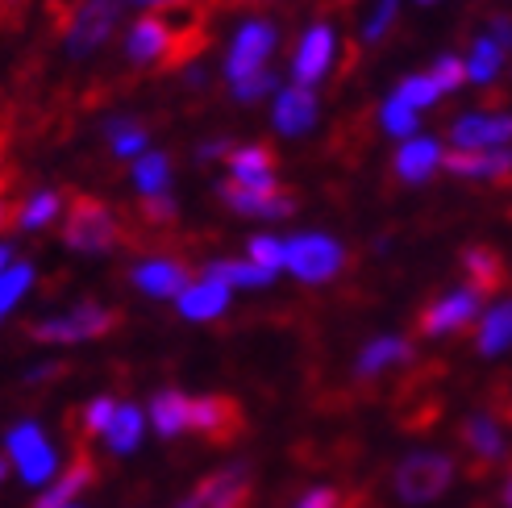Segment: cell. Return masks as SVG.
Returning <instances> with one entry per match:
<instances>
[{
	"label": "cell",
	"mask_w": 512,
	"mask_h": 508,
	"mask_svg": "<svg viewBox=\"0 0 512 508\" xmlns=\"http://www.w3.org/2000/svg\"><path fill=\"white\" fill-rule=\"evenodd\" d=\"M479 309H483V296L471 284L433 296L425 309L417 313V338H454V334H467V329L475 325V317H479Z\"/></svg>",
	"instance_id": "5"
},
{
	"label": "cell",
	"mask_w": 512,
	"mask_h": 508,
	"mask_svg": "<svg viewBox=\"0 0 512 508\" xmlns=\"http://www.w3.org/2000/svg\"><path fill=\"white\" fill-rule=\"evenodd\" d=\"M188 421H192V396H184L179 388H163L150 396V425L159 429V438H179L188 434Z\"/></svg>",
	"instance_id": "24"
},
{
	"label": "cell",
	"mask_w": 512,
	"mask_h": 508,
	"mask_svg": "<svg viewBox=\"0 0 512 508\" xmlns=\"http://www.w3.org/2000/svg\"><path fill=\"white\" fill-rule=\"evenodd\" d=\"M267 92H275V75L271 71H254V75H246V80H238L234 84V96L238 100H259V96H267Z\"/></svg>",
	"instance_id": "40"
},
{
	"label": "cell",
	"mask_w": 512,
	"mask_h": 508,
	"mask_svg": "<svg viewBox=\"0 0 512 508\" xmlns=\"http://www.w3.org/2000/svg\"><path fill=\"white\" fill-rule=\"evenodd\" d=\"M13 267V246L9 242H0V275H5Z\"/></svg>",
	"instance_id": "45"
},
{
	"label": "cell",
	"mask_w": 512,
	"mask_h": 508,
	"mask_svg": "<svg viewBox=\"0 0 512 508\" xmlns=\"http://www.w3.org/2000/svg\"><path fill=\"white\" fill-rule=\"evenodd\" d=\"M458 438H463V450H467V479H488L500 463H504V434H500V425L488 417V413H471L463 421V429H458Z\"/></svg>",
	"instance_id": "9"
},
{
	"label": "cell",
	"mask_w": 512,
	"mask_h": 508,
	"mask_svg": "<svg viewBox=\"0 0 512 508\" xmlns=\"http://www.w3.org/2000/svg\"><path fill=\"white\" fill-rule=\"evenodd\" d=\"M5 471H9V463H5V459H0V479H5Z\"/></svg>",
	"instance_id": "49"
},
{
	"label": "cell",
	"mask_w": 512,
	"mask_h": 508,
	"mask_svg": "<svg viewBox=\"0 0 512 508\" xmlns=\"http://www.w3.org/2000/svg\"><path fill=\"white\" fill-rule=\"evenodd\" d=\"M500 63H504V46H500L496 38H475L471 59H467V80L492 84L496 75H500Z\"/></svg>",
	"instance_id": "31"
},
{
	"label": "cell",
	"mask_w": 512,
	"mask_h": 508,
	"mask_svg": "<svg viewBox=\"0 0 512 508\" xmlns=\"http://www.w3.org/2000/svg\"><path fill=\"white\" fill-rule=\"evenodd\" d=\"M142 425H146L142 409H134V404H121L117 417H113V425H109V446H113L117 454H130V450L142 442Z\"/></svg>",
	"instance_id": "33"
},
{
	"label": "cell",
	"mask_w": 512,
	"mask_h": 508,
	"mask_svg": "<svg viewBox=\"0 0 512 508\" xmlns=\"http://www.w3.org/2000/svg\"><path fill=\"white\" fill-rule=\"evenodd\" d=\"M179 508H250V467H221L179 500Z\"/></svg>",
	"instance_id": "10"
},
{
	"label": "cell",
	"mask_w": 512,
	"mask_h": 508,
	"mask_svg": "<svg viewBox=\"0 0 512 508\" xmlns=\"http://www.w3.org/2000/svg\"><path fill=\"white\" fill-rule=\"evenodd\" d=\"M188 434H196L200 442L209 446H234L246 434V413L234 396H192V421H188Z\"/></svg>",
	"instance_id": "6"
},
{
	"label": "cell",
	"mask_w": 512,
	"mask_h": 508,
	"mask_svg": "<svg viewBox=\"0 0 512 508\" xmlns=\"http://www.w3.org/2000/svg\"><path fill=\"white\" fill-rule=\"evenodd\" d=\"M250 263H259L267 271L288 267V242H279V238H250Z\"/></svg>",
	"instance_id": "37"
},
{
	"label": "cell",
	"mask_w": 512,
	"mask_h": 508,
	"mask_svg": "<svg viewBox=\"0 0 512 508\" xmlns=\"http://www.w3.org/2000/svg\"><path fill=\"white\" fill-rule=\"evenodd\" d=\"M134 0H84V5H75V17L67 25V55L71 59H88L92 50H100L125 17Z\"/></svg>",
	"instance_id": "4"
},
{
	"label": "cell",
	"mask_w": 512,
	"mask_h": 508,
	"mask_svg": "<svg viewBox=\"0 0 512 508\" xmlns=\"http://www.w3.org/2000/svg\"><path fill=\"white\" fill-rule=\"evenodd\" d=\"M229 304V288L217 284V279H200V284H192L184 296H179V313H184L188 321H209V317H221Z\"/></svg>",
	"instance_id": "26"
},
{
	"label": "cell",
	"mask_w": 512,
	"mask_h": 508,
	"mask_svg": "<svg viewBox=\"0 0 512 508\" xmlns=\"http://www.w3.org/2000/svg\"><path fill=\"white\" fill-rule=\"evenodd\" d=\"M413 359H417V350L408 338H375L358 354L354 375H358V384H371V379H379L388 367H413Z\"/></svg>",
	"instance_id": "19"
},
{
	"label": "cell",
	"mask_w": 512,
	"mask_h": 508,
	"mask_svg": "<svg viewBox=\"0 0 512 508\" xmlns=\"http://www.w3.org/2000/svg\"><path fill=\"white\" fill-rule=\"evenodd\" d=\"M63 209V192L55 188H38V192H25V205H21V217H17V230H42L59 217Z\"/></svg>",
	"instance_id": "29"
},
{
	"label": "cell",
	"mask_w": 512,
	"mask_h": 508,
	"mask_svg": "<svg viewBox=\"0 0 512 508\" xmlns=\"http://www.w3.org/2000/svg\"><path fill=\"white\" fill-rule=\"evenodd\" d=\"M30 279H34V267H30V263H13L5 275H0V321H5V313L25 296Z\"/></svg>",
	"instance_id": "36"
},
{
	"label": "cell",
	"mask_w": 512,
	"mask_h": 508,
	"mask_svg": "<svg viewBox=\"0 0 512 508\" xmlns=\"http://www.w3.org/2000/svg\"><path fill=\"white\" fill-rule=\"evenodd\" d=\"M117 409H121V404L113 396H96L75 417H67V429L75 434V446H88L92 438H109V425H113Z\"/></svg>",
	"instance_id": "25"
},
{
	"label": "cell",
	"mask_w": 512,
	"mask_h": 508,
	"mask_svg": "<svg viewBox=\"0 0 512 508\" xmlns=\"http://www.w3.org/2000/svg\"><path fill=\"white\" fill-rule=\"evenodd\" d=\"M9 459L17 463L25 484H46L55 475V450H50L46 434L34 421H21L17 429H9Z\"/></svg>",
	"instance_id": "13"
},
{
	"label": "cell",
	"mask_w": 512,
	"mask_h": 508,
	"mask_svg": "<svg viewBox=\"0 0 512 508\" xmlns=\"http://www.w3.org/2000/svg\"><path fill=\"white\" fill-rule=\"evenodd\" d=\"M379 121H383V130L396 134V138H413V130H417V109L404 105L400 96H388V100H383V109H379Z\"/></svg>",
	"instance_id": "35"
},
{
	"label": "cell",
	"mask_w": 512,
	"mask_h": 508,
	"mask_svg": "<svg viewBox=\"0 0 512 508\" xmlns=\"http://www.w3.org/2000/svg\"><path fill=\"white\" fill-rule=\"evenodd\" d=\"M30 0H0V30H17Z\"/></svg>",
	"instance_id": "41"
},
{
	"label": "cell",
	"mask_w": 512,
	"mask_h": 508,
	"mask_svg": "<svg viewBox=\"0 0 512 508\" xmlns=\"http://www.w3.org/2000/svg\"><path fill=\"white\" fill-rule=\"evenodd\" d=\"M171 55H175V34L167 30V21L159 13H142L130 25V34H125V59L138 63V67L167 71Z\"/></svg>",
	"instance_id": "11"
},
{
	"label": "cell",
	"mask_w": 512,
	"mask_h": 508,
	"mask_svg": "<svg viewBox=\"0 0 512 508\" xmlns=\"http://www.w3.org/2000/svg\"><path fill=\"white\" fill-rule=\"evenodd\" d=\"M421 5H433V0H421Z\"/></svg>",
	"instance_id": "51"
},
{
	"label": "cell",
	"mask_w": 512,
	"mask_h": 508,
	"mask_svg": "<svg viewBox=\"0 0 512 508\" xmlns=\"http://www.w3.org/2000/svg\"><path fill=\"white\" fill-rule=\"evenodd\" d=\"M463 271H467V284L479 292V296H492V292H500L504 288V279H508V267H504V259H500V250H492V246H467L463 250Z\"/></svg>",
	"instance_id": "22"
},
{
	"label": "cell",
	"mask_w": 512,
	"mask_h": 508,
	"mask_svg": "<svg viewBox=\"0 0 512 508\" xmlns=\"http://www.w3.org/2000/svg\"><path fill=\"white\" fill-rule=\"evenodd\" d=\"M442 167L458 180H483V184H512V146L496 150H446Z\"/></svg>",
	"instance_id": "14"
},
{
	"label": "cell",
	"mask_w": 512,
	"mask_h": 508,
	"mask_svg": "<svg viewBox=\"0 0 512 508\" xmlns=\"http://www.w3.org/2000/svg\"><path fill=\"white\" fill-rule=\"evenodd\" d=\"M392 96H400L404 105H413V109H429L433 100L442 96V88H438V80H433V75H404Z\"/></svg>",
	"instance_id": "34"
},
{
	"label": "cell",
	"mask_w": 512,
	"mask_h": 508,
	"mask_svg": "<svg viewBox=\"0 0 512 508\" xmlns=\"http://www.w3.org/2000/svg\"><path fill=\"white\" fill-rule=\"evenodd\" d=\"M271 121H275V130H279V134H288V138H296V134H304V130H313V121H317V92H313V88H304V84L284 88V92L275 96V113H271Z\"/></svg>",
	"instance_id": "20"
},
{
	"label": "cell",
	"mask_w": 512,
	"mask_h": 508,
	"mask_svg": "<svg viewBox=\"0 0 512 508\" xmlns=\"http://www.w3.org/2000/svg\"><path fill=\"white\" fill-rule=\"evenodd\" d=\"M275 25L271 21H246L234 46H229V59H225V75H229V84H238L246 80V75L254 71H267V55L275 50Z\"/></svg>",
	"instance_id": "12"
},
{
	"label": "cell",
	"mask_w": 512,
	"mask_h": 508,
	"mask_svg": "<svg viewBox=\"0 0 512 508\" xmlns=\"http://www.w3.org/2000/svg\"><path fill=\"white\" fill-rule=\"evenodd\" d=\"M63 246L80 254H105L121 246V217L88 192H67V213H63Z\"/></svg>",
	"instance_id": "1"
},
{
	"label": "cell",
	"mask_w": 512,
	"mask_h": 508,
	"mask_svg": "<svg viewBox=\"0 0 512 508\" xmlns=\"http://www.w3.org/2000/svg\"><path fill=\"white\" fill-rule=\"evenodd\" d=\"M454 150H496L512 142V113H467L450 125Z\"/></svg>",
	"instance_id": "16"
},
{
	"label": "cell",
	"mask_w": 512,
	"mask_h": 508,
	"mask_svg": "<svg viewBox=\"0 0 512 508\" xmlns=\"http://www.w3.org/2000/svg\"><path fill=\"white\" fill-rule=\"evenodd\" d=\"M396 175L404 184H425L433 171L442 167V146L433 142V138H408L400 150H396V159H392Z\"/></svg>",
	"instance_id": "23"
},
{
	"label": "cell",
	"mask_w": 512,
	"mask_h": 508,
	"mask_svg": "<svg viewBox=\"0 0 512 508\" xmlns=\"http://www.w3.org/2000/svg\"><path fill=\"white\" fill-rule=\"evenodd\" d=\"M105 134H109V146H113L117 159H142L146 155V125L138 117H113L105 125Z\"/></svg>",
	"instance_id": "30"
},
{
	"label": "cell",
	"mask_w": 512,
	"mask_h": 508,
	"mask_svg": "<svg viewBox=\"0 0 512 508\" xmlns=\"http://www.w3.org/2000/svg\"><path fill=\"white\" fill-rule=\"evenodd\" d=\"M492 38L508 50L512 46V17H492Z\"/></svg>",
	"instance_id": "43"
},
{
	"label": "cell",
	"mask_w": 512,
	"mask_h": 508,
	"mask_svg": "<svg viewBox=\"0 0 512 508\" xmlns=\"http://www.w3.org/2000/svg\"><path fill=\"white\" fill-rule=\"evenodd\" d=\"M508 417H512V404H508Z\"/></svg>",
	"instance_id": "52"
},
{
	"label": "cell",
	"mask_w": 512,
	"mask_h": 508,
	"mask_svg": "<svg viewBox=\"0 0 512 508\" xmlns=\"http://www.w3.org/2000/svg\"><path fill=\"white\" fill-rule=\"evenodd\" d=\"M271 275L275 271H267L259 263H242V259H217L204 267V279H217L225 288H263V284H271Z\"/></svg>",
	"instance_id": "28"
},
{
	"label": "cell",
	"mask_w": 512,
	"mask_h": 508,
	"mask_svg": "<svg viewBox=\"0 0 512 508\" xmlns=\"http://www.w3.org/2000/svg\"><path fill=\"white\" fill-rule=\"evenodd\" d=\"M329 59H334V30H329V25H313V30H304V38L296 46V59H292L296 84L313 88L329 71Z\"/></svg>",
	"instance_id": "17"
},
{
	"label": "cell",
	"mask_w": 512,
	"mask_h": 508,
	"mask_svg": "<svg viewBox=\"0 0 512 508\" xmlns=\"http://www.w3.org/2000/svg\"><path fill=\"white\" fill-rule=\"evenodd\" d=\"M475 346H479V354H488V359H492V354H504L512 346V300L496 304L492 313H483Z\"/></svg>",
	"instance_id": "27"
},
{
	"label": "cell",
	"mask_w": 512,
	"mask_h": 508,
	"mask_svg": "<svg viewBox=\"0 0 512 508\" xmlns=\"http://www.w3.org/2000/svg\"><path fill=\"white\" fill-rule=\"evenodd\" d=\"M396 13H400V0H379L375 13H371V17H367V25H363V42H379L383 34L392 30Z\"/></svg>",
	"instance_id": "39"
},
{
	"label": "cell",
	"mask_w": 512,
	"mask_h": 508,
	"mask_svg": "<svg viewBox=\"0 0 512 508\" xmlns=\"http://www.w3.org/2000/svg\"><path fill=\"white\" fill-rule=\"evenodd\" d=\"M229 150H234V142H229V138H213V142H204V146L196 150V159H200V163H213V159H229Z\"/></svg>",
	"instance_id": "42"
},
{
	"label": "cell",
	"mask_w": 512,
	"mask_h": 508,
	"mask_svg": "<svg viewBox=\"0 0 512 508\" xmlns=\"http://www.w3.org/2000/svg\"><path fill=\"white\" fill-rule=\"evenodd\" d=\"M454 484V459L438 450H417L396 467V496L404 504H433Z\"/></svg>",
	"instance_id": "3"
},
{
	"label": "cell",
	"mask_w": 512,
	"mask_h": 508,
	"mask_svg": "<svg viewBox=\"0 0 512 508\" xmlns=\"http://www.w3.org/2000/svg\"><path fill=\"white\" fill-rule=\"evenodd\" d=\"M229 175L242 184H254V188H271L275 184V163L279 155L267 146V142H250V146H234L229 150Z\"/></svg>",
	"instance_id": "21"
},
{
	"label": "cell",
	"mask_w": 512,
	"mask_h": 508,
	"mask_svg": "<svg viewBox=\"0 0 512 508\" xmlns=\"http://www.w3.org/2000/svg\"><path fill=\"white\" fill-rule=\"evenodd\" d=\"M329 5H354V0H329Z\"/></svg>",
	"instance_id": "50"
},
{
	"label": "cell",
	"mask_w": 512,
	"mask_h": 508,
	"mask_svg": "<svg viewBox=\"0 0 512 508\" xmlns=\"http://www.w3.org/2000/svg\"><path fill=\"white\" fill-rule=\"evenodd\" d=\"M121 325V309H109V304H75V309L59 313V317H42L30 321L25 334L34 342H55V346H71V342H92L105 338Z\"/></svg>",
	"instance_id": "2"
},
{
	"label": "cell",
	"mask_w": 512,
	"mask_h": 508,
	"mask_svg": "<svg viewBox=\"0 0 512 508\" xmlns=\"http://www.w3.org/2000/svg\"><path fill=\"white\" fill-rule=\"evenodd\" d=\"M96 475H100V463H96V454L88 450V446H75V454H71V463H67V471L50 484L30 508H71L75 504V496L80 492H88L92 484H96Z\"/></svg>",
	"instance_id": "15"
},
{
	"label": "cell",
	"mask_w": 512,
	"mask_h": 508,
	"mask_svg": "<svg viewBox=\"0 0 512 508\" xmlns=\"http://www.w3.org/2000/svg\"><path fill=\"white\" fill-rule=\"evenodd\" d=\"M217 9H234V5H259V0H213Z\"/></svg>",
	"instance_id": "46"
},
{
	"label": "cell",
	"mask_w": 512,
	"mask_h": 508,
	"mask_svg": "<svg viewBox=\"0 0 512 508\" xmlns=\"http://www.w3.org/2000/svg\"><path fill=\"white\" fill-rule=\"evenodd\" d=\"M346 267V250L325 234H300L288 242V271L304 284H325Z\"/></svg>",
	"instance_id": "8"
},
{
	"label": "cell",
	"mask_w": 512,
	"mask_h": 508,
	"mask_svg": "<svg viewBox=\"0 0 512 508\" xmlns=\"http://www.w3.org/2000/svg\"><path fill=\"white\" fill-rule=\"evenodd\" d=\"M171 180V159L163 155V150H146V155L134 163V184L142 196H159Z\"/></svg>",
	"instance_id": "32"
},
{
	"label": "cell",
	"mask_w": 512,
	"mask_h": 508,
	"mask_svg": "<svg viewBox=\"0 0 512 508\" xmlns=\"http://www.w3.org/2000/svg\"><path fill=\"white\" fill-rule=\"evenodd\" d=\"M63 371H67L63 363H42V367H34V371H30V384H46L50 375H63Z\"/></svg>",
	"instance_id": "44"
},
{
	"label": "cell",
	"mask_w": 512,
	"mask_h": 508,
	"mask_svg": "<svg viewBox=\"0 0 512 508\" xmlns=\"http://www.w3.org/2000/svg\"><path fill=\"white\" fill-rule=\"evenodd\" d=\"M134 5H171V0H134Z\"/></svg>",
	"instance_id": "48"
},
{
	"label": "cell",
	"mask_w": 512,
	"mask_h": 508,
	"mask_svg": "<svg viewBox=\"0 0 512 508\" xmlns=\"http://www.w3.org/2000/svg\"><path fill=\"white\" fill-rule=\"evenodd\" d=\"M192 267L179 263V259H146L134 267V284L146 292V296H159V300H171V296H184L192 284Z\"/></svg>",
	"instance_id": "18"
},
{
	"label": "cell",
	"mask_w": 512,
	"mask_h": 508,
	"mask_svg": "<svg viewBox=\"0 0 512 508\" xmlns=\"http://www.w3.org/2000/svg\"><path fill=\"white\" fill-rule=\"evenodd\" d=\"M217 196L225 200L234 213H242V217H271V221H284V217H292L296 213V192L292 188H279V184H271V188H254V184H242V180H221L217 184Z\"/></svg>",
	"instance_id": "7"
},
{
	"label": "cell",
	"mask_w": 512,
	"mask_h": 508,
	"mask_svg": "<svg viewBox=\"0 0 512 508\" xmlns=\"http://www.w3.org/2000/svg\"><path fill=\"white\" fill-rule=\"evenodd\" d=\"M504 504L512 508V467H508V484H504Z\"/></svg>",
	"instance_id": "47"
},
{
	"label": "cell",
	"mask_w": 512,
	"mask_h": 508,
	"mask_svg": "<svg viewBox=\"0 0 512 508\" xmlns=\"http://www.w3.org/2000/svg\"><path fill=\"white\" fill-rule=\"evenodd\" d=\"M433 80H438V88L442 92H454V88H463L467 84V63L458 59V55H442L438 63H433Z\"/></svg>",
	"instance_id": "38"
}]
</instances>
